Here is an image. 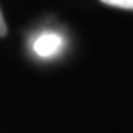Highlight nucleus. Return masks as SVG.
I'll return each mask as SVG.
<instances>
[{
  "mask_svg": "<svg viewBox=\"0 0 133 133\" xmlns=\"http://www.w3.org/2000/svg\"><path fill=\"white\" fill-rule=\"evenodd\" d=\"M64 48V38L58 33H42L33 43L34 52L42 58H50L55 56L61 52V49Z\"/></svg>",
  "mask_w": 133,
  "mask_h": 133,
  "instance_id": "nucleus-1",
  "label": "nucleus"
},
{
  "mask_svg": "<svg viewBox=\"0 0 133 133\" xmlns=\"http://www.w3.org/2000/svg\"><path fill=\"white\" fill-rule=\"evenodd\" d=\"M102 3L114 8H120V9H130L133 10V0H101Z\"/></svg>",
  "mask_w": 133,
  "mask_h": 133,
  "instance_id": "nucleus-2",
  "label": "nucleus"
},
{
  "mask_svg": "<svg viewBox=\"0 0 133 133\" xmlns=\"http://www.w3.org/2000/svg\"><path fill=\"white\" fill-rule=\"evenodd\" d=\"M6 33H8V28H6L5 19H3V15H2V10H0V37L6 36Z\"/></svg>",
  "mask_w": 133,
  "mask_h": 133,
  "instance_id": "nucleus-3",
  "label": "nucleus"
}]
</instances>
